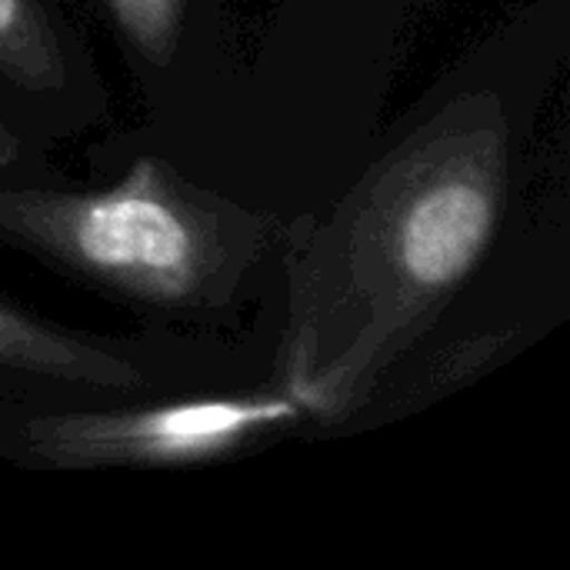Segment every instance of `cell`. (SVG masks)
Listing matches in <instances>:
<instances>
[{
	"mask_svg": "<svg viewBox=\"0 0 570 570\" xmlns=\"http://www.w3.org/2000/svg\"><path fill=\"white\" fill-rule=\"evenodd\" d=\"M247 371V354L214 334L160 324L130 337L94 334L0 294V394L10 397H154L240 384Z\"/></svg>",
	"mask_w": 570,
	"mask_h": 570,
	"instance_id": "cell-4",
	"label": "cell"
},
{
	"mask_svg": "<svg viewBox=\"0 0 570 570\" xmlns=\"http://www.w3.org/2000/svg\"><path fill=\"white\" fill-rule=\"evenodd\" d=\"M281 244L277 217L150 154L107 187L0 184V247L174 331L234 317Z\"/></svg>",
	"mask_w": 570,
	"mask_h": 570,
	"instance_id": "cell-2",
	"label": "cell"
},
{
	"mask_svg": "<svg viewBox=\"0 0 570 570\" xmlns=\"http://www.w3.org/2000/svg\"><path fill=\"white\" fill-rule=\"evenodd\" d=\"M120 50L140 83H167L187 63L207 0H70Z\"/></svg>",
	"mask_w": 570,
	"mask_h": 570,
	"instance_id": "cell-6",
	"label": "cell"
},
{
	"mask_svg": "<svg viewBox=\"0 0 570 570\" xmlns=\"http://www.w3.org/2000/svg\"><path fill=\"white\" fill-rule=\"evenodd\" d=\"M314 424L277 377L154 397L37 401L0 394V461L37 474L214 468Z\"/></svg>",
	"mask_w": 570,
	"mask_h": 570,
	"instance_id": "cell-3",
	"label": "cell"
},
{
	"mask_svg": "<svg viewBox=\"0 0 570 570\" xmlns=\"http://www.w3.org/2000/svg\"><path fill=\"white\" fill-rule=\"evenodd\" d=\"M50 147L53 140L37 130L0 90V184L57 177L50 164Z\"/></svg>",
	"mask_w": 570,
	"mask_h": 570,
	"instance_id": "cell-7",
	"label": "cell"
},
{
	"mask_svg": "<svg viewBox=\"0 0 570 570\" xmlns=\"http://www.w3.org/2000/svg\"><path fill=\"white\" fill-rule=\"evenodd\" d=\"M0 90L53 144L110 107L94 50L63 0H0Z\"/></svg>",
	"mask_w": 570,
	"mask_h": 570,
	"instance_id": "cell-5",
	"label": "cell"
},
{
	"mask_svg": "<svg viewBox=\"0 0 570 570\" xmlns=\"http://www.w3.org/2000/svg\"><path fill=\"white\" fill-rule=\"evenodd\" d=\"M511 190V120L461 94L384 154L324 224L284 227L287 321L274 377L337 428L478 274Z\"/></svg>",
	"mask_w": 570,
	"mask_h": 570,
	"instance_id": "cell-1",
	"label": "cell"
}]
</instances>
